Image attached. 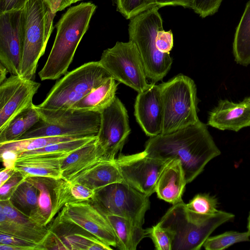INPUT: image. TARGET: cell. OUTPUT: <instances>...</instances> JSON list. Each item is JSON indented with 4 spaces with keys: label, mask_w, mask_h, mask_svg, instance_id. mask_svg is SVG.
<instances>
[{
    "label": "cell",
    "mask_w": 250,
    "mask_h": 250,
    "mask_svg": "<svg viewBox=\"0 0 250 250\" xmlns=\"http://www.w3.org/2000/svg\"><path fill=\"white\" fill-rule=\"evenodd\" d=\"M144 151L154 158L179 160L187 184L192 182L210 160L221 154L207 125L200 121L168 133L150 137Z\"/></svg>",
    "instance_id": "cell-1"
},
{
    "label": "cell",
    "mask_w": 250,
    "mask_h": 250,
    "mask_svg": "<svg viewBox=\"0 0 250 250\" xmlns=\"http://www.w3.org/2000/svg\"><path fill=\"white\" fill-rule=\"evenodd\" d=\"M96 7L92 2H82L62 16L55 25L57 33L51 50L38 74L42 81L57 80L67 72Z\"/></svg>",
    "instance_id": "cell-2"
},
{
    "label": "cell",
    "mask_w": 250,
    "mask_h": 250,
    "mask_svg": "<svg viewBox=\"0 0 250 250\" xmlns=\"http://www.w3.org/2000/svg\"><path fill=\"white\" fill-rule=\"evenodd\" d=\"M234 216L222 210L212 214L197 213L182 201L173 205L158 223L171 234L172 250H199L216 228Z\"/></svg>",
    "instance_id": "cell-3"
},
{
    "label": "cell",
    "mask_w": 250,
    "mask_h": 250,
    "mask_svg": "<svg viewBox=\"0 0 250 250\" xmlns=\"http://www.w3.org/2000/svg\"><path fill=\"white\" fill-rule=\"evenodd\" d=\"M154 7L130 20L129 41L133 42L139 52L146 77L151 83L162 80L170 70L173 62L170 53L159 51L156 44L157 32L163 29V21Z\"/></svg>",
    "instance_id": "cell-4"
},
{
    "label": "cell",
    "mask_w": 250,
    "mask_h": 250,
    "mask_svg": "<svg viewBox=\"0 0 250 250\" xmlns=\"http://www.w3.org/2000/svg\"><path fill=\"white\" fill-rule=\"evenodd\" d=\"M40 121L19 140L53 136H97L101 112L73 108L49 109L35 105Z\"/></svg>",
    "instance_id": "cell-5"
},
{
    "label": "cell",
    "mask_w": 250,
    "mask_h": 250,
    "mask_svg": "<svg viewBox=\"0 0 250 250\" xmlns=\"http://www.w3.org/2000/svg\"><path fill=\"white\" fill-rule=\"evenodd\" d=\"M160 85L163 110L161 134L176 131L200 121L196 86L192 79L180 74Z\"/></svg>",
    "instance_id": "cell-6"
},
{
    "label": "cell",
    "mask_w": 250,
    "mask_h": 250,
    "mask_svg": "<svg viewBox=\"0 0 250 250\" xmlns=\"http://www.w3.org/2000/svg\"><path fill=\"white\" fill-rule=\"evenodd\" d=\"M24 10V43L21 76L34 80L38 62L44 53L53 29L56 14L46 0H29Z\"/></svg>",
    "instance_id": "cell-7"
},
{
    "label": "cell",
    "mask_w": 250,
    "mask_h": 250,
    "mask_svg": "<svg viewBox=\"0 0 250 250\" xmlns=\"http://www.w3.org/2000/svg\"><path fill=\"white\" fill-rule=\"evenodd\" d=\"M110 77L112 76L99 61L85 63L67 72L37 105L49 109L70 108Z\"/></svg>",
    "instance_id": "cell-8"
},
{
    "label": "cell",
    "mask_w": 250,
    "mask_h": 250,
    "mask_svg": "<svg viewBox=\"0 0 250 250\" xmlns=\"http://www.w3.org/2000/svg\"><path fill=\"white\" fill-rule=\"evenodd\" d=\"M149 198L123 181L95 190L91 200L105 215L129 218L143 225L150 208Z\"/></svg>",
    "instance_id": "cell-9"
},
{
    "label": "cell",
    "mask_w": 250,
    "mask_h": 250,
    "mask_svg": "<svg viewBox=\"0 0 250 250\" xmlns=\"http://www.w3.org/2000/svg\"><path fill=\"white\" fill-rule=\"evenodd\" d=\"M99 61L113 79L138 93L150 85L138 50L131 41L116 42L113 47L103 51Z\"/></svg>",
    "instance_id": "cell-10"
},
{
    "label": "cell",
    "mask_w": 250,
    "mask_h": 250,
    "mask_svg": "<svg viewBox=\"0 0 250 250\" xmlns=\"http://www.w3.org/2000/svg\"><path fill=\"white\" fill-rule=\"evenodd\" d=\"M101 115L96 141L99 158L115 161L116 154L122 150L131 131L127 111L116 97L112 104L101 112Z\"/></svg>",
    "instance_id": "cell-11"
},
{
    "label": "cell",
    "mask_w": 250,
    "mask_h": 250,
    "mask_svg": "<svg viewBox=\"0 0 250 250\" xmlns=\"http://www.w3.org/2000/svg\"><path fill=\"white\" fill-rule=\"evenodd\" d=\"M171 160L149 156L144 151L131 155L120 154L116 163L124 181L150 197L155 192L158 179Z\"/></svg>",
    "instance_id": "cell-12"
},
{
    "label": "cell",
    "mask_w": 250,
    "mask_h": 250,
    "mask_svg": "<svg viewBox=\"0 0 250 250\" xmlns=\"http://www.w3.org/2000/svg\"><path fill=\"white\" fill-rule=\"evenodd\" d=\"M24 29V8L0 13V62L12 75L21 76Z\"/></svg>",
    "instance_id": "cell-13"
},
{
    "label": "cell",
    "mask_w": 250,
    "mask_h": 250,
    "mask_svg": "<svg viewBox=\"0 0 250 250\" xmlns=\"http://www.w3.org/2000/svg\"><path fill=\"white\" fill-rule=\"evenodd\" d=\"M56 217L78 226L110 246H117L111 225L91 199L66 204Z\"/></svg>",
    "instance_id": "cell-14"
},
{
    "label": "cell",
    "mask_w": 250,
    "mask_h": 250,
    "mask_svg": "<svg viewBox=\"0 0 250 250\" xmlns=\"http://www.w3.org/2000/svg\"><path fill=\"white\" fill-rule=\"evenodd\" d=\"M40 83L11 74L0 83V131L24 110L33 106Z\"/></svg>",
    "instance_id": "cell-15"
},
{
    "label": "cell",
    "mask_w": 250,
    "mask_h": 250,
    "mask_svg": "<svg viewBox=\"0 0 250 250\" xmlns=\"http://www.w3.org/2000/svg\"><path fill=\"white\" fill-rule=\"evenodd\" d=\"M48 229L47 241L51 250H112L110 246L82 228L57 217Z\"/></svg>",
    "instance_id": "cell-16"
},
{
    "label": "cell",
    "mask_w": 250,
    "mask_h": 250,
    "mask_svg": "<svg viewBox=\"0 0 250 250\" xmlns=\"http://www.w3.org/2000/svg\"><path fill=\"white\" fill-rule=\"evenodd\" d=\"M0 232L42 246L49 229L19 212L7 200L0 201Z\"/></svg>",
    "instance_id": "cell-17"
},
{
    "label": "cell",
    "mask_w": 250,
    "mask_h": 250,
    "mask_svg": "<svg viewBox=\"0 0 250 250\" xmlns=\"http://www.w3.org/2000/svg\"><path fill=\"white\" fill-rule=\"evenodd\" d=\"M134 115L146 135L152 137L161 134L163 110L160 84L150 83L147 89L138 93Z\"/></svg>",
    "instance_id": "cell-18"
},
{
    "label": "cell",
    "mask_w": 250,
    "mask_h": 250,
    "mask_svg": "<svg viewBox=\"0 0 250 250\" xmlns=\"http://www.w3.org/2000/svg\"><path fill=\"white\" fill-rule=\"evenodd\" d=\"M208 125L220 130L236 132L250 126V96L239 103L219 101L209 113Z\"/></svg>",
    "instance_id": "cell-19"
},
{
    "label": "cell",
    "mask_w": 250,
    "mask_h": 250,
    "mask_svg": "<svg viewBox=\"0 0 250 250\" xmlns=\"http://www.w3.org/2000/svg\"><path fill=\"white\" fill-rule=\"evenodd\" d=\"M95 190L108 185L124 181L115 161L98 159L69 180Z\"/></svg>",
    "instance_id": "cell-20"
},
{
    "label": "cell",
    "mask_w": 250,
    "mask_h": 250,
    "mask_svg": "<svg viewBox=\"0 0 250 250\" xmlns=\"http://www.w3.org/2000/svg\"><path fill=\"white\" fill-rule=\"evenodd\" d=\"M186 184L180 161L172 159L160 175L155 192L159 199L175 205L183 201L182 196Z\"/></svg>",
    "instance_id": "cell-21"
},
{
    "label": "cell",
    "mask_w": 250,
    "mask_h": 250,
    "mask_svg": "<svg viewBox=\"0 0 250 250\" xmlns=\"http://www.w3.org/2000/svg\"><path fill=\"white\" fill-rule=\"evenodd\" d=\"M68 154H41L18 158L15 168L25 178L44 177L59 179L62 178L61 159Z\"/></svg>",
    "instance_id": "cell-22"
},
{
    "label": "cell",
    "mask_w": 250,
    "mask_h": 250,
    "mask_svg": "<svg viewBox=\"0 0 250 250\" xmlns=\"http://www.w3.org/2000/svg\"><path fill=\"white\" fill-rule=\"evenodd\" d=\"M115 235L117 246L121 250H135L146 236L143 225L132 219L111 215H105Z\"/></svg>",
    "instance_id": "cell-23"
},
{
    "label": "cell",
    "mask_w": 250,
    "mask_h": 250,
    "mask_svg": "<svg viewBox=\"0 0 250 250\" xmlns=\"http://www.w3.org/2000/svg\"><path fill=\"white\" fill-rule=\"evenodd\" d=\"M96 141V139L61 159L62 178L69 180L100 159Z\"/></svg>",
    "instance_id": "cell-24"
},
{
    "label": "cell",
    "mask_w": 250,
    "mask_h": 250,
    "mask_svg": "<svg viewBox=\"0 0 250 250\" xmlns=\"http://www.w3.org/2000/svg\"><path fill=\"white\" fill-rule=\"evenodd\" d=\"M117 86L116 80L110 77L74 104L71 108L101 112L115 100Z\"/></svg>",
    "instance_id": "cell-25"
},
{
    "label": "cell",
    "mask_w": 250,
    "mask_h": 250,
    "mask_svg": "<svg viewBox=\"0 0 250 250\" xmlns=\"http://www.w3.org/2000/svg\"><path fill=\"white\" fill-rule=\"evenodd\" d=\"M54 192L53 219L66 204L90 200L93 198L95 193V190L82 184L62 178L57 180Z\"/></svg>",
    "instance_id": "cell-26"
},
{
    "label": "cell",
    "mask_w": 250,
    "mask_h": 250,
    "mask_svg": "<svg viewBox=\"0 0 250 250\" xmlns=\"http://www.w3.org/2000/svg\"><path fill=\"white\" fill-rule=\"evenodd\" d=\"M25 180L38 190V223L47 226L53 219L54 188L58 179L44 177H30Z\"/></svg>",
    "instance_id": "cell-27"
},
{
    "label": "cell",
    "mask_w": 250,
    "mask_h": 250,
    "mask_svg": "<svg viewBox=\"0 0 250 250\" xmlns=\"http://www.w3.org/2000/svg\"><path fill=\"white\" fill-rule=\"evenodd\" d=\"M9 201L17 210L39 224L38 190L31 183L25 179L16 188Z\"/></svg>",
    "instance_id": "cell-28"
},
{
    "label": "cell",
    "mask_w": 250,
    "mask_h": 250,
    "mask_svg": "<svg viewBox=\"0 0 250 250\" xmlns=\"http://www.w3.org/2000/svg\"><path fill=\"white\" fill-rule=\"evenodd\" d=\"M233 53L237 63L244 66L250 64V0L236 29Z\"/></svg>",
    "instance_id": "cell-29"
},
{
    "label": "cell",
    "mask_w": 250,
    "mask_h": 250,
    "mask_svg": "<svg viewBox=\"0 0 250 250\" xmlns=\"http://www.w3.org/2000/svg\"><path fill=\"white\" fill-rule=\"evenodd\" d=\"M35 105L17 115L0 131V144L19 140L40 121V118Z\"/></svg>",
    "instance_id": "cell-30"
},
{
    "label": "cell",
    "mask_w": 250,
    "mask_h": 250,
    "mask_svg": "<svg viewBox=\"0 0 250 250\" xmlns=\"http://www.w3.org/2000/svg\"><path fill=\"white\" fill-rule=\"evenodd\" d=\"M83 137H85L53 136L18 140L8 143L0 144V152L9 150L18 154L24 151L41 148L50 145Z\"/></svg>",
    "instance_id": "cell-31"
},
{
    "label": "cell",
    "mask_w": 250,
    "mask_h": 250,
    "mask_svg": "<svg viewBox=\"0 0 250 250\" xmlns=\"http://www.w3.org/2000/svg\"><path fill=\"white\" fill-rule=\"evenodd\" d=\"M96 138L97 136H87L50 145L41 148L18 153V158L41 154H69L93 141Z\"/></svg>",
    "instance_id": "cell-32"
},
{
    "label": "cell",
    "mask_w": 250,
    "mask_h": 250,
    "mask_svg": "<svg viewBox=\"0 0 250 250\" xmlns=\"http://www.w3.org/2000/svg\"><path fill=\"white\" fill-rule=\"evenodd\" d=\"M250 237L248 231L240 232L229 231L216 236L209 237L203 246L207 250H222L236 243L250 241Z\"/></svg>",
    "instance_id": "cell-33"
},
{
    "label": "cell",
    "mask_w": 250,
    "mask_h": 250,
    "mask_svg": "<svg viewBox=\"0 0 250 250\" xmlns=\"http://www.w3.org/2000/svg\"><path fill=\"white\" fill-rule=\"evenodd\" d=\"M117 11L126 19L136 16L156 6V0H115Z\"/></svg>",
    "instance_id": "cell-34"
},
{
    "label": "cell",
    "mask_w": 250,
    "mask_h": 250,
    "mask_svg": "<svg viewBox=\"0 0 250 250\" xmlns=\"http://www.w3.org/2000/svg\"><path fill=\"white\" fill-rule=\"evenodd\" d=\"M186 206L190 210L202 214H212L218 210L217 199L207 193L196 194Z\"/></svg>",
    "instance_id": "cell-35"
},
{
    "label": "cell",
    "mask_w": 250,
    "mask_h": 250,
    "mask_svg": "<svg viewBox=\"0 0 250 250\" xmlns=\"http://www.w3.org/2000/svg\"><path fill=\"white\" fill-rule=\"evenodd\" d=\"M0 250H45L39 244L0 232Z\"/></svg>",
    "instance_id": "cell-36"
},
{
    "label": "cell",
    "mask_w": 250,
    "mask_h": 250,
    "mask_svg": "<svg viewBox=\"0 0 250 250\" xmlns=\"http://www.w3.org/2000/svg\"><path fill=\"white\" fill-rule=\"evenodd\" d=\"M146 236L152 239L157 250H172V238L171 234L158 223L146 229Z\"/></svg>",
    "instance_id": "cell-37"
},
{
    "label": "cell",
    "mask_w": 250,
    "mask_h": 250,
    "mask_svg": "<svg viewBox=\"0 0 250 250\" xmlns=\"http://www.w3.org/2000/svg\"><path fill=\"white\" fill-rule=\"evenodd\" d=\"M223 0H192L194 11L204 18L217 12Z\"/></svg>",
    "instance_id": "cell-38"
},
{
    "label": "cell",
    "mask_w": 250,
    "mask_h": 250,
    "mask_svg": "<svg viewBox=\"0 0 250 250\" xmlns=\"http://www.w3.org/2000/svg\"><path fill=\"white\" fill-rule=\"evenodd\" d=\"M25 179L24 176L16 170L10 178L0 186V201L9 200L17 186Z\"/></svg>",
    "instance_id": "cell-39"
},
{
    "label": "cell",
    "mask_w": 250,
    "mask_h": 250,
    "mask_svg": "<svg viewBox=\"0 0 250 250\" xmlns=\"http://www.w3.org/2000/svg\"><path fill=\"white\" fill-rule=\"evenodd\" d=\"M158 49L163 53H170L173 46V36L171 30L166 31L163 29L158 31L156 37Z\"/></svg>",
    "instance_id": "cell-40"
},
{
    "label": "cell",
    "mask_w": 250,
    "mask_h": 250,
    "mask_svg": "<svg viewBox=\"0 0 250 250\" xmlns=\"http://www.w3.org/2000/svg\"><path fill=\"white\" fill-rule=\"evenodd\" d=\"M29 0H0V13L24 8Z\"/></svg>",
    "instance_id": "cell-41"
},
{
    "label": "cell",
    "mask_w": 250,
    "mask_h": 250,
    "mask_svg": "<svg viewBox=\"0 0 250 250\" xmlns=\"http://www.w3.org/2000/svg\"><path fill=\"white\" fill-rule=\"evenodd\" d=\"M0 157L5 168H15V164L18 159V153L9 150L0 152Z\"/></svg>",
    "instance_id": "cell-42"
},
{
    "label": "cell",
    "mask_w": 250,
    "mask_h": 250,
    "mask_svg": "<svg viewBox=\"0 0 250 250\" xmlns=\"http://www.w3.org/2000/svg\"><path fill=\"white\" fill-rule=\"evenodd\" d=\"M192 0H156V6L159 8L166 6H181L192 8Z\"/></svg>",
    "instance_id": "cell-43"
},
{
    "label": "cell",
    "mask_w": 250,
    "mask_h": 250,
    "mask_svg": "<svg viewBox=\"0 0 250 250\" xmlns=\"http://www.w3.org/2000/svg\"><path fill=\"white\" fill-rule=\"evenodd\" d=\"M15 168H3L0 171V186L6 182L16 172Z\"/></svg>",
    "instance_id": "cell-44"
},
{
    "label": "cell",
    "mask_w": 250,
    "mask_h": 250,
    "mask_svg": "<svg viewBox=\"0 0 250 250\" xmlns=\"http://www.w3.org/2000/svg\"><path fill=\"white\" fill-rule=\"evenodd\" d=\"M82 0H61L59 6L58 7L57 11H60L67 7L70 6L71 4L76 3Z\"/></svg>",
    "instance_id": "cell-45"
},
{
    "label": "cell",
    "mask_w": 250,
    "mask_h": 250,
    "mask_svg": "<svg viewBox=\"0 0 250 250\" xmlns=\"http://www.w3.org/2000/svg\"><path fill=\"white\" fill-rule=\"evenodd\" d=\"M51 6L52 12L54 14L57 13L58 7L61 0H46Z\"/></svg>",
    "instance_id": "cell-46"
},
{
    "label": "cell",
    "mask_w": 250,
    "mask_h": 250,
    "mask_svg": "<svg viewBox=\"0 0 250 250\" xmlns=\"http://www.w3.org/2000/svg\"><path fill=\"white\" fill-rule=\"evenodd\" d=\"M0 66V83H1L7 78L6 75L9 72L7 68L1 63Z\"/></svg>",
    "instance_id": "cell-47"
},
{
    "label": "cell",
    "mask_w": 250,
    "mask_h": 250,
    "mask_svg": "<svg viewBox=\"0 0 250 250\" xmlns=\"http://www.w3.org/2000/svg\"><path fill=\"white\" fill-rule=\"evenodd\" d=\"M248 231L249 232V233L250 236V214H249V216L248 217Z\"/></svg>",
    "instance_id": "cell-48"
}]
</instances>
